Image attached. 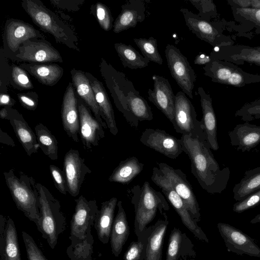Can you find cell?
I'll return each instance as SVG.
<instances>
[{
  "mask_svg": "<svg viewBox=\"0 0 260 260\" xmlns=\"http://www.w3.org/2000/svg\"><path fill=\"white\" fill-rule=\"evenodd\" d=\"M183 151L191 162V172L201 187L210 194L221 193L230 177L228 167L220 168L215 159L207 137H192L182 135Z\"/></svg>",
  "mask_w": 260,
  "mask_h": 260,
  "instance_id": "1",
  "label": "cell"
},
{
  "mask_svg": "<svg viewBox=\"0 0 260 260\" xmlns=\"http://www.w3.org/2000/svg\"><path fill=\"white\" fill-rule=\"evenodd\" d=\"M101 69L117 109L132 126L137 128L139 121L153 119L150 106L123 73L104 59Z\"/></svg>",
  "mask_w": 260,
  "mask_h": 260,
  "instance_id": "2",
  "label": "cell"
},
{
  "mask_svg": "<svg viewBox=\"0 0 260 260\" xmlns=\"http://www.w3.org/2000/svg\"><path fill=\"white\" fill-rule=\"evenodd\" d=\"M4 175L7 187L17 208L39 229L41 215L39 193L34 178L12 168Z\"/></svg>",
  "mask_w": 260,
  "mask_h": 260,
  "instance_id": "3",
  "label": "cell"
},
{
  "mask_svg": "<svg viewBox=\"0 0 260 260\" xmlns=\"http://www.w3.org/2000/svg\"><path fill=\"white\" fill-rule=\"evenodd\" d=\"M131 192L135 213V232L139 238L153 220L157 210L162 213L163 210H169V205L164 195L152 188L148 181L142 186H133Z\"/></svg>",
  "mask_w": 260,
  "mask_h": 260,
  "instance_id": "4",
  "label": "cell"
},
{
  "mask_svg": "<svg viewBox=\"0 0 260 260\" xmlns=\"http://www.w3.org/2000/svg\"><path fill=\"white\" fill-rule=\"evenodd\" d=\"M37 187L39 193L41 215L38 231L53 249L57 244L59 235L65 229L66 217L61 210L59 201L49 190L40 183H37Z\"/></svg>",
  "mask_w": 260,
  "mask_h": 260,
  "instance_id": "5",
  "label": "cell"
},
{
  "mask_svg": "<svg viewBox=\"0 0 260 260\" xmlns=\"http://www.w3.org/2000/svg\"><path fill=\"white\" fill-rule=\"evenodd\" d=\"M21 5L32 21L42 30L52 35L56 42L78 50L73 32L54 13L38 0H23Z\"/></svg>",
  "mask_w": 260,
  "mask_h": 260,
  "instance_id": "6",
  "label": "cell"
},
{
  "mask_svg": "<svg viewBox=\"0 0 260 260\" xmlns=\"http://www.w3.org/2000/svg\"><path fill=\"white\" fill-rule=\"evenodd\" d=\"M151 179L161 189L162 193L177 212L182 223L187 229L200 240L208 243L209 240L206 234L192 217L182 199L175 191L168 179L158 168L153 167Z\"/></svg>",
  "mask_w": 260,
  "mask_h": 260,
  "instance_id": "7",
  "label": "cell"
},
{
  "mask_svg": "<svg viewBox=\"0 0 260 260\" xmlns=\"http://www.w3.org/2000/svg\"><path fill=\"white\" fill-rule=\"evenodd\" d=\"M194 107L182 91L175 95L174 119L172 123L176 132L192 137H205L202 120L197 118Z\"/></svg>",
  "mask_w": 260,
  "mask_h": 260,
  "instance_id": "8",
  "label": "cell"
},
{
  "mask_svg": "<svg viewBox=\"0 0 260 260\" xmlns=\"http://www.w3.org/2000/svg\"><path fill=\"white\" fill-rule=\"evenodd\" d=\"M165 53L172 77L182 89V91L192 99V91L197 76L186 57L172 44L166 46Z\"/></svg>",
  "mask_w": 260,
  "mask_h": 260,
  "instance_id": "9",
  "label": "cell"
},
{
  "mask_svg": "<svg viewBox=\"0 0 260 260\" xmlns=\"http://www.w3.org/2000/svg\"><path fill=\"white\" fill-rule=\"evenodd\" d=\"M158 169L166 176L172 186L185 203L193 219L200 220V209L191 184L185 174L179 169H175L164 163H157Z\"/></svg>",
  "mask_w": 260,
  "mask_h": 260,
  "instance_id": "10",
  "label": "cell"
},
{
  "mask_svg": "<svg viewBox=\"0 0 260 260\" xmlns=\"http://www.w3.org/2000/svg\"><path fill=\"white\" fill-rule=\"evenodd\" d=\"M75 201V212L71 221V236L73 240H82L90 232L99 209L95 200L88 201L82 195Z\"/></svg>",
  "mask_w": 260,
  "mask_h": 260,
  "instance_id": "11",
  "label": "cell"
},
{
  "mask_svg": "<svg viewBox=\"0 0 260 260\" xmlns=\"http://www.w3.org/2000/svg\"><path fill=\"white\" fill-rule=\"evenodd\" d=\"M217 228L228 251L260 257V247L250 236L228 223L219 222Z\"/></svg>",
  "mask_w": 260,
  "mask_h": 260,
  "instance_id": "12",
  "label": "cell"
},
{
  "mask_svg": "<svg viewBox=\"0 0 260 260\" xmlns=\"http://www.w3.org/2000/svg\"><path fill=\"white\" fill-rule=\"evenodd\" d=\"M140 141L144 145L171 159H176L183 152L181 140L164 130L146 128Z\"/></svg>",
  "mask_w": 260,
  "mask_h": 260,
  "instance_id": "13",
  "label": "cell"
},
{
  "mask_svg": "<svg viewBox=\"0 0 260 260\" xmlns=\"http://www.w3.org/2000/svg\"><path fill=\"white\" fill-rule=\"evenodd\" d=\"M79 113V136L84 148L90 150L105 137V128L92 115L82 100L77 97Z\"/></svg>",
  "mask_w": 260,
  "mask_h": 260,
  "instance_id": "14",
  "label": "cell"
},
{
  "mask_svg": "<svg viewBox=\"0 0 260 260\" xmlns=\"http://www.w3.org/2000/svg\"><path fill=\"white\" fill-rule=\"evenodd\" d=\"M63 171L66 179L68 191L73 197H77L80 192L82 183L86 175L91 170L85 163L78 150L71 149L65 154Z\"/></svg>",
  "mask_w": 260,
  "mask_h": 260,
  "instance_id": "15",
  "label": "cell"
},
{
  "mask_svg": "<svg viewBox=\"0 0 260 260\" xmlns=\"http://www.w3.org/2000/svg\"><path fill=\"white\" fill-rule=\"evenodd\" d=\"M153 89L148 90V98L172 123L174 119L175 95L169 80L156 75L152 77Z\"/></svg>",
  "mask_w": 260,
  "mask_h": 260,
  "instance_id": "16",
  "label": "cell"
},
{
  "mask_svg": "<svg viewBox=\"0 0 260 260\" xmlns=\"http://www.w3.org/2000/svg\"><path fill=\"white\" fill-rule=\"evenodd\" d=\"M18 51L16 57L25 61L38 63L62 62L58 50L42 40H27L20 46Z\"/></svg>",
  "mask_w": 260,
  "mask_h": 260,
  "instance_id": "17",
  "label": "cell"
},
{
  "mask_svg": "<svg viewBox=\"0 0 260 260\" xmlns=\"http://www.w3.org/2000/svg\"><path fill=\"white\" fill-rule=\"evenodd\" d=\"M63 129L76 142L79 141V113L77 97L72 83H69L64 93L61 110Z\"/></svg>",
  "mask_w": 260,
  "mask_h": 260,
  "instance_id": "18",
  "label": "cell"
},
{
  "mask_svg": "<svg viewBox=\"0 0 260 260\" xmlns=\"http://www.w3.org/2000/svg\"><path fill=\"white\" fill-rule=\"evenodd\" d=\"M72 84L79 97L105 129L108 128L103 120L99 107L96 102L95 95L85 73L73 69L71 71Z\"/></svg>",
  "mask_w": 260,
  "mask_h": 260,
  "instance_id": "19",
  "label": "cell"
},
{
  "mask_svg": "<svg viewBox=\"0 0 260 260\" xmlns=\"http://www.w3.org/2000/svg\"><path fill=\"white\" fill-rule=\"evenodd\" d=\"M146 7L143 0H129L121 6V11L113 24V31L118 34L136 26L145 18Z\"/></svg>",
  "mask_w": 260,
  "mask_h": 260,
  "instance_id": "20",
  "label": "cell"
},
{
  "mask_svg": "<svg viewBox=\"0 0 260 260\" xmlns=\"http://www.w3.org/2000/svg\"><path fill=\"white\" fill-rule=\"evenodd\" d=\"M1 260H21L17 230L9 217L1 215Z\"/></svg>",
  "mask_w": 260,
  "mask_h": 260,
  "instance_id": "21",
  "label": "cell"
},
{
  "mask_svg": "<svg viewBox=\"0 0 260 260\" xmlns=\"http://www.w3.org/2000/svg\"><path fill=\"white\" fill-rule=\"evenodd\" d=\"M180 12L183 15L186 25L198 38L212 46L218 44L220 34L211 23L187 8H181Z\"/></svg>",
  "mask_w": 260,
  "mask_h": 260,
  "instance_id": "22",
  "label": "cell"
},
{
  "mask_svg": "<svg viewBox=\"0 0 260 260\" xmlns=\"http://www.w3.org/2000/svg\"><path fill=\"white\" fill-rule=\"evenodd\" d=\"M228 135L231 145L242 152L250 151L260 143V126L239 124Z\"/></svg>",
  "mask_w": 260,
  "mask_h": 260,
  "instance_id": "23",
  "label": "cell"
},
{
  "mask_svg": "<svg viewBox=\"0 0 260 260\" xmlns=\"http://www.w3.org/2000/svg\"><path fill=\"white\" fill-rule=\"evenodd\" d=\"M9 120L19 142L28 156L37 153L40 146L36 135L17 111L10 108Z\"/></svg>",
  "mask_w": 260,
  "mask_h": 260,
  "instance_id": "24",
  "label": "cell"
},
{
  "mask_svg": "<svg viewBox=\"0 0 260 260\" xmlns=\"http://www.w3.org/2000/svg\"><path fill=\"white\" fill-rule=\"evenodd\" d=\"M6 38L9 49L15 52L25 41L40 36L31 25L20 20H8L5 26Z\"/></svg>",
  "mask_w": 260,
  "mask_h": 260,
  "instance_id": "25",
  "label": "cell"
},
{
  "mask_svg": "<svg viewBox=\"0 0 260 260\" xmlns=\"http://www.w3.org/2000/svg\"><path fill=\"white\" fill-rule=\"evenodd\" d=\"M85 75L89 80L102 118L106 122L110 132L113 135L116 136L118 132V128L114 110L105 88L102 83L90 73L86 72Z\"/></svg>",
  "mask_w": 260,
  "mask_h": 260,
  "instance_id": "26",
  "label": "cell"
},
{
  "mask_svg": "<svg viewBox=\"0 0 260 260\" xmlns=\"http://www.w3.org/2000/svg\"><path fill=\"white\" fill-rule=\"evenodd\" d=\"M200 96L201 105L203 113L202 121L207 141L211 149L216 151L219 149L217 138V121L209 94L206 93L202 87L198 88Z\"/></svg>",
  "mask_w": 260,
  "mask_h": 260,
  "instance_id": "27",
  "label": "cell"
},
{
  "mask_svg": "<svg viewBox=\"0 0 260 260\" xmlns=\"http://www.w3.org/2000/svg\"><path fill=\"white\" fill-rule=\"evenodd\" d=\"M117 203L116 197L103 202L96 215L94 225L99 240L104 244L108 243L110 239L114 212Z\"/></svg>",
  "mask_w": 260,
  "mask_h": 260,
  "instance_id": "28",
  "label": "cell"
},
{
  "mask_svg": "<svg viewBox=\"0 0 260 260\" xmlns=\"http://www.w3.org/2000/svg\"><path fill=\"white\" fill-rule=\"evenodd\" d=\"M117 206L118 211L114 219L110 239L112 252L115 256L120 254L129 234V227L122 202L118 201Z\"/></svg>",
  "mask_w": 260,
  "mask_h": 260,
  "instance_id": "29",
  "label": "cell"
},
{
  "mask_svg": "<svg viewBox=\"0 0 260 260\" xmlns=\"http://www.w3.org/2000/svg\"><path fill=\"white\" fill-rule=\"evenodd\" d=\"M21 68L25 69L42 84L53 86L61 79L63 69L55 63H30L23 64Z\"/></svg>",
  "mask_w": 260,
  "mask_h": 260,
  "instance_id": "30",
  "label": "cell"
},
{
  "mask_svg": "<svg viewBox=\"0 0 260 260\" xmlns=\"http://www.w3.org/2000/svg\"><path fill=\"white\" fill-rule=\"evenodd\" d=\"M167 217L151 228L146 240L144 260H161L164 238L168 225Z\"/></svg>",
  "mask_w": 260,
  "mask_h": 260,
  "instance_id": "31",
  "label": "cell"
},
{
  "mask_svg": "<svg viewBox=\"0 0 260 260\" xmlns=\"http://www.w3.org/2000/svg\"><path fill=\"white\" fill-rule=\"evenodd\" d=\"M144 164L135 156L129 157L120 162L108 178L111 182L128 184L143 170Z\"/></svg>",
  "mask_w": 260,
  "mask_h": 260,
  "instance_id": "32",
  "label": "cell"
},
{
  "mask_svg": "<svg viewBox=\"0 0 260 260\" xmlns=\"http://www.w3.org/2000/svg\"><path fill=\"white\" fill-rule=\"evenodd\" d=\"M260 189V167L246 171L239 183L233 188L234 199L240 201Z\"/></svg>",
  "mask_w": 260,
  "mask_h": 260,
  "instance_id": "33",
  "label": "cell"
},
{
  "mask_svg": "<svg viewBox=\"0 0 260 260\" xmlns=\"http://www.w3.org/2000/svg\"><path fill=\"white\" fill-rule=\"evenodd\" d=\"M114 47L123 66L125 68L142 69L148 66L150 62L130 45L117 43L114 44Z\"/></svg>",
  "mask_w": 260,
  "mask_h": 260,
  "instance_id": "34",
  "label": "cell"
},
{
  "mask_svg": "<svg viewBox=\"0 0 260 260\" xmlns=\"http://www.w3.org/2000/svg\"><path fill=\"white\" fill-rule=\"evenodd\" d=\"M35 133L40 148L47 157L52 160L58 159V142L49 129L42 123L35 127Z\"/></svg>",
  "mask_w": 260,
  "mask_h": 260,
  "instance_id": "35",
  "label": "cell"
},
{
  "mask_svg": "<svg viewBox=\"0 0 260 260\" xmlns=\"http://www.w3.org/2000/svg\"><path fill=\"white\" fill-rule=\"evenodd\" d=\"M133 40L143 56L150 61H153L159 65L162 64L163 60L158 50L156 39L150 37L148 39L134 38Z\"/></svg>",
  "mask_w": 260,
  "mask_h": 260,
  "instance_id": "36",
  "label": "cell"
},
{
  "mask_svg": "<svg viewBox=\"0 0 260 260\" xmlns=\"http://www.w3.org/2000/svg\"><path fill=\"white\" fill-rule=\"evenodd\" d=\"M182 241V233L179 229L174 228L171 233L168 242L166 260H177Z\"/></svg>",
  "mask_w": 260,
  "mask_h": 260,
  "instance_id": "37",
  "label": "cell"
},
{
  "mask_svg": "<svg viewBox=\"0 0 260 260\" xmlns=\"http://www.w3.org/2000/svg\"><path fill=\"white\" fill-rule=\"evenodd\" d=\"M95 14L100 26L104 30L109 31L113 27V19L107 6L102 3H97L95 5Z\"/></svg>",
  "mask_w": 260,
  "mask_h": 260,
  "instance_id": "38",
  "label": "cell"
},
{
  "mask_svg": "<svg viewBox=\"0 0 260 260\" xmlns=\"http://www.w3.org/2000/svg\"><path fill=\"white\" fill-rule=\"evenodd\" d=\"M22 237L28 260H48L39 248L34 239L28 234L22 231Z\"/></svg>",
  "mask_w": 260,
  "mask_h": 260,
  "instance_id": "39",
  "label": "cell"
},
{
  "mask_svg": "<svg viewBox=\"0 0 260 260\" xmlns=\"http://www.w3.org/2000/svg\"><path fill=\"white\" fill-rule=\"evenodd\" d=\"M260 203V189L255 191L240 201L235 203L233 210L240 213L257 206Z\"/></svg>",
  "mask_w": 260,
  "mask_h": 260,
  "instance_id": "40",
  "label": "cell"
},
{
  "mask_svg": "<svg viewBox=\"0 0 260 260\" xmlns=\"http://www.w3.org/2000/svg\"><path fill=\"white\" fill-rule=\"evenodd\" d=\"M146 241L144 242L139 240L131 243L124 255V260H143Z\"/></svg>",
  "mask_w": 260,
  "mask_h": 260,
  "instance_id": "41",
  "label": "cell"
},
{
  "mask_svg": "<svg viewBox=\"0 0 260 260\" xmlns=\"http://www.w3.org/2000/svg\"><path fill=\"white\" fill-rule=\"evenodd\" d=\"M12 76L14 82L20 88L29 89L33 85L26 72L21 67L14 66L12 68Z\"/></svg>",
  "mask_w": 260,
  "mask_h": 260,
  "instance_id": "42",
  "label": "cell"
},
{
  "mask_svg": "<svg viewBox=\"0 0 260 260\" xmlns=\"http://www.w3.org/2000/svg\"><path fill=\"white\" fill-rule=\"evenodd\" d=\"M49 170L55 188L60 193L66 194L68 191L67 181L63 170H61L54 165L49 166Z\"/></svg>",
  "mask_w": 260,
  "mask_h": 260,
  "instance_id": "43",
  "label": "cell"
},
{
  "mask_svg": "<svg viewBox=\"0 0 260 260\" xmlns=\"http://www.w3.org/2000/svg\"><path fill=\"white\" fill-rule=\"evenodd\" d=\"M231 58L234 60H243L260 66V51L254 48L243 49L239 53L232 55Z\"/></svg>",
  "mask_w": 260,
  "mask_h": 260,
  "instance_id": "44",
  "label": "cell"
},
{
  "mask_svg": "<svg viewBox=\"0 0 260 260\" xmlns=\"http://www.w3.org/2000/svg\"><path fill=\"white\" fill-rule=\"evenodd\" d=\"M236 115L242 117L245 121L260 118V103L246 106L237 112Z\"/></svg>",
  "mask_w": 260,
  "mask_h": 260,
  "instance_id": "45",
  "label": "cell"
},
{
  "mask_svg": "<svg viewBox=\"0 0 260 260\" xmlns=\"http://www.w3.org/2000/svg\"><path fill=\"white\" fill-rule=\"evenodd\" d=\"M236 13L244 18L260 24V9L253 8H238Z\"/></svg>",
  "mask_w": 260,
  "mask_h": 260,
  "instance_id": "46",
  "label": "cell"
},
{
  "mask_svg": "<svg viewBox=\"0 0 260 260\" xmlns=\"http://www.w3.org/2000/svg\"><path fill=\"white\" fill-rule=\"evenodd\" d=\"M191 4L199 11L198 16L207 20V15L210 11H213V5L210 1L203 0H189Z\"/></svg>",
  "mask_w": 260,
  "mask_h": 260,
  "instance_id": "47",
  "label": "cell"
},
{
  "mask_svg": "<svg viewBox=\"0 0 260 260\" xmlns=\"http://www.w3.org/2000/svg\"><path fill=\"white\" fill-rule=\"evenodd\" d=\"M18 100L23 107L27 110H35L38 106L37 95L31 93L18 94Z\"/></svg>",
  "mask_w": 260,
  "mask_h": 260,
  "instance_id": "48",
  "label": "cell"
},
{
  "mask_svg": "<svg viewBox=\"0 0 260 260\" xmlns=\"http://www.w3.org/2000/svg\"><path fill=\"white\" fill-rule=\"evenodd\" d=\"M243 82L242 74L237 71H234L228 79L226 84L233 86H240Z\"/></svg>",
  "mask_w": 260,
  "mask_h": 260,
  "instance_id": "49",
  "label": "cell"
},
{
  "mask_svg": "<svg viewBox=\"0 0 260 260\" xmlns=\"http://www.w3.org/2000/svg\"><path fill=\"white\" fill-rule=\"evenodd\" d=\"M0 131L1 143L14 147L15 146V144L13 140L6 133L4 132L2 129H1Z\"/></svg>",
  "mask_w": 260,
  "mask_h": 260,
  "instance_id": "50",
  "label": "cell"
},
{
  "mask_svg": "<svg viewBox=\"0 0 260 260\" xmlns=\"http://www.w3.org/2000/svg\"><path fill=\"white\" fill-rule=\"evenodd\" d=\"M211 59L209 56L204 54H199L197 55L194 60V63L198 65L205 64L209 63Z\"/></svg>",
  "mask_w": 260,
  "mask_h": 260,
  "instance_id": "51",
  "label": "cell"
},
{
  "mask_svg": "<svg viewBox=\"0 0 260 260\" xmlns=\"http://www.w3.org/2000/svg\"><path fill=\"white\" fill-rule=\"evenodd\" d=\"M0 104L1 106L12 105V103L11 101L10 96L5 94H2L0 96Z\"/></svg>",
  "mask_w": 260,
  "mask_h": 260,
  "instance_id": "52",
  "label": "cell"
},
{
  "mask_svg": "<svg viewBox=\"0 0 260 260\" xmlns=\"http://www.w3.org/2000/svg\"><path fill=\"white\" fill-rule=\"evenodd\" d=\"M233 2L240 6V8H250L251 0H234Z\"/></svg>",
  "mask_w": 260,
  "mask_h": 260,
  "instance_id": "53",
  "label": "cell"
},
{
  "mask_svg": "<svg viewBox=\"0 0 260 260\" xmlns=\"http://www.w3.org/2000/svg\"><path fill=\"white\" fill-rule=\"evenodd\" d=\"M10 114V108L4 107L0 111V117L3 119L9 120Z\"/></svg>",
  "mask_w": 260,
  "mask_h": 260,
  "instance_id": "54",
  "label": "cell"
},
{
  "mask_svg": "<svg viewBox=\"0 0 260 260\" xmlns=\"http://www.w3.org/2000/svg\"><path fill=\"white\" fill-rule=\"evenodd\" d=\"M250 8L260 9V0H251Z\"/></svg>",
  "mask_w": 260,
  "mask_h": 260,
  "instance_id": "55",
  "label": "cell"
},
{
  "mask_svg": "<svg viewBox=\"0 0 260 260\" xmlns=\"http://www.w3.org/2000/svg\"><path fill=\"white\" fill-rule=\"evenodd\" d=\"M251 223H260V213L256 215L251 221Z\"/></svg>",
  "mask_w": 260,
  "mask_h": 260,
  "instance_id": "56",
  "label": "cell"
},
{
  "mask_svg": "<svg viewBox=\"0 0 260 260\" xmlns=\"http://www.w3.org/2000/svg\"><path fill=\"white\" fill-rule=\"evenodd\" d=\"M254 48H255V49H256L257 50H258V51H260V46H259V47H255Z\"/></svg>",
  "mask_w": 260,
  "mask_h": 260,
  "instance_id": "57",
  "label": "cell"
}]
</instances>
